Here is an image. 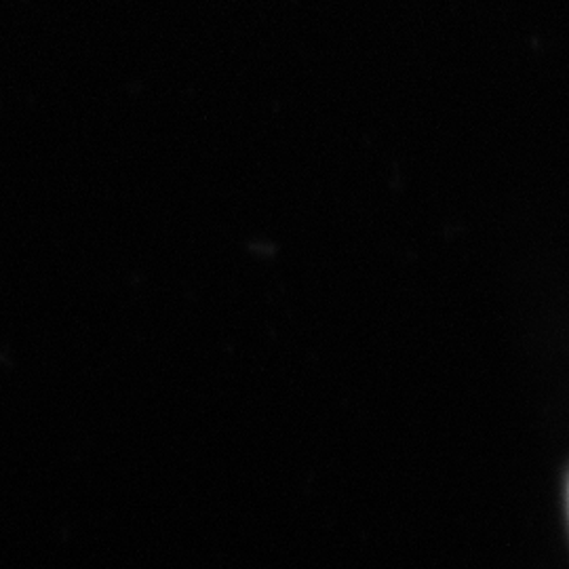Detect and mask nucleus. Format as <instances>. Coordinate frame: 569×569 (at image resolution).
<instances>
[]
</instances>
